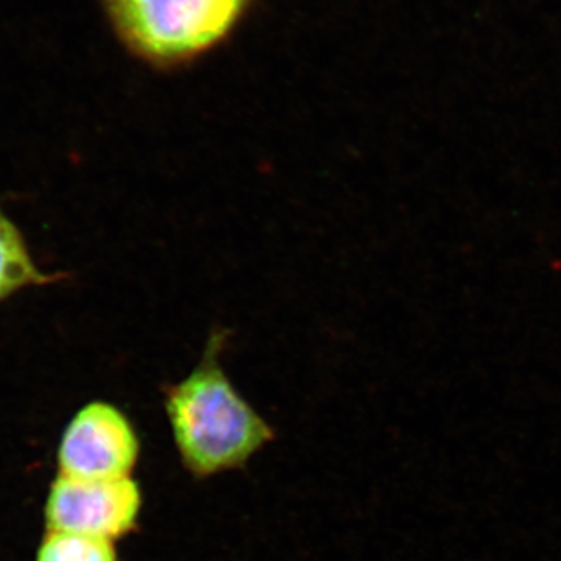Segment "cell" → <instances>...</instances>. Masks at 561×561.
Returning a JSON list of instances; mask_svg holds the SVG:
<instances>
[{
	"label": "cell",
	"mask_w": 561,
	"mask_h": 561,
	"mask_svg": "<svg viewBox=\"0 0 561 561\" xmlns=\"http://www.w3.org/2000/svg\"><path fill=\"white\" fill-rule=\"evenodd\" d=\"M228 339L230 332L214 328L194 370L162 389L181 463L197 479L239 470L275 438L221 368Z\"/></svg>",
	"instance_id": "obj_1"
},
{
	"label": "cell",
	"mask_w": 561,
	"mask_h": 561,
	"mask_svg": "<svg viewBox=\"0 0 561 561\" xmlns=\"http://www.w3.org/2000/svg\"><path fill=\"white\" fill-rule=\"evenodd\" d=\"M38 561H117L114 542L72 531L47 530Z\"/></svg>",
	"instance_id": "obj_6"
},
{
	"label": "cell",
	"mask_w": 561,
	"mask_h": 561,
	"mask_svg": "<svg viewBox=\"0 0 561 561\" xmlns=\"http://www.w3.org/2000/svg\"><path fill=\"white\" fill-rule=\"evenodd\" d=\"M261 0H99L114 38L158 73L190 70L227 47Z\"/></svg>",
	"instance_id": "obj_2"
},
{
	"label": "cell",
	"mask_w": 561,
	"mask_h": 561,
	"mask_svg": "<svg viewBox=\"0 0 561 561\" xmlns=\"http://www.w3.org/2000/svg\"><path fill=\"white\" fill-rule=\"evenodd\" d=\"M66 278V273L39 268L24 232L9 214L0 209V305L21 291L51 286Z\"/></svg>",
	"instance_id": "obj_5"
},
{
	"label": "cell",
	"mask_w": 561,
	"mask_h": 561,
	"mask_svg": "<svg viewBox=\"0 0 561 561\" xmlns=\"http://www.w3.org/2000/svg\"><path fill=\"white\" fill-rule=\"evenodd\" d=\"M140 442L130 419L108 401L88 402L62 434L58 465L62 478L114 481L130 478Z\"/></svg>",
	"instance_id": "obj_3"
},
{
	"label": "cell",
	"mask_w": 561,
	"mask_h": 561,
	"mask_svg": "<svg viewBox=\"0 0 561 561\" xmlns=\"http://www.w3.org/2000/svg\"><path fill=\"white\" fill-rule=\"evenodd\" d=\"M142 494L131 478L77 481L58 476L47 501V529L114 541L136 527Z\"/></svg>",
	"instance_id": "obj_4"
}]
</instances>
